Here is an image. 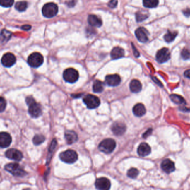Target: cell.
<instances>
[{
	"instance_id": "obj_1",
	"label": "cell",
	"mask_w": 190,
	"mask_h": 190,
	"mask_svg": "<svg viewBox=\"0 0 190 190\" xmlns=\"http://www.w3.org/2000/svg\"><path fill=\"white\" fill-rule=\"evenodd\" d=\"M26 103L29 106V113L32 118H36L42 114V108L40 105L36 102L32 97H28L26 99Z\"/></svg>"
},
{
	"instance_id": "obj_2",
	"label": "cell",
	"mask_w": 190,
	"mask_h": 190,
	"mask_svg": "<svg viewBox=\"0 0 190 190\" xmlns=\"http://www.w3.org/2000/svg\"><path fill=\"white\" fill-rule=\"evenodd\" d=\"M5 169L16 177H23L27 174V173L23 170V167L17 163L7 164L5 166Z\"/></svg>"
},
{
	"instance_id": "obj_3",
	"label": "cell",
	"mask_w": 190,
	"mask_h": 190,
	"mask_svg": "<svg viewBox=\"0 0 190 190\" xmlns=\"http://www.w3.org/2000/svg\"><path fill=\"white\" fill-rule=\"evenodd\" d=\"M116 147L115 141L111 138L105 139L102 141L98 146V148L101 152L106 154L112 153Z\"/></svg>"
},
{
	"instance_id": "obj_4",
	"label": "cell",
	"mask_w": 190,
	"mask_h": 190,
	"mask_svg": "<svg viewBox=\"0 0 190 190\" xmlns=\"http://www.w3.org/2000/svg\"><path fill=\"white\" fill-rule=\"evenodd\" d=\"M59 157L64 162L71 164L74 163L77 161L78 155L75 150H69L61 152L59 155Z\"/></svg>"
},
{
	"instance_id": "obj_5",
	"label": "cell",
	"mask_w": 190,
	"mask_h": 190,
	"mask_svg": "<svg viewBox=\"0 0 190 190\" xmlns=\"http://www.w3.org/2000/svg\"><path fill=\"white\" fill-rule=\"evenodd\" d=\"M58 12V7L57 4L50 2L47 3L43 6L42 13L47 18H52L57 15Z\"/></svg>"
},
{
	"instance_id": "obj_6",
	"label": "cell",
	"mask_w": 190,
	"mask_h": 190,
	"mask_svg": "<svg viewBox=\"0 0 190 190\" xmlns=\"http://www.w3.org/2000/svg\"><path fill=\"white\" fill-rule=\"evenodd\" d=\"M83 102L88 108L93 109L98 108L100 104V99L92 94H88L83 98Z\"/></svg>"
},
{
	"instance_id": "obj_7",
	"label": "cell",
	"mask_w": 190,
	"mask_h": 190,
	"mask_svg": "<svg viewBox=\"0 0 190 190\" xmlns=\"http://www.w3.org/2000/svg\"><path fill=\"white\" fill-rule=\"evenodd\" d=\"M44 63V58L39 52H34L28 59V63L32 68H38Z\"/></svg>"
},
{
	"instance_id": "obj_8",
	"label": "cell",
	"mask_w": 190,
	"mask_h": 190,
	"mask_svg": "<svg viewBox=\"0 0 190 190\" xmlns=\"http://www.w3.org/2000/svg\"><path fill=\"white\" fill-rule=\"evenodd\" d=\"M79 77V73L75 69L68 68L64 71V79L69 83H74L78 80Z\"/></svg>"
},
{
	"instance_id": "obj_9",
	"label": "cell",
	"mask_w": 190,
	"mask_h": 190,
	"mask_svg": "<svg viewBox=\"0 0 190 190\" xmlns=\"http://www.w3.org/2000/svg\"><path fill=\"white\" fill-rule=\"evenodd\" d=\"M171 58V54L169 50L166 48H162L158 51L156 54V60L159 63H164Z\"/></svg>"
},
{
	"instance_id": "obj_10",
	"label": "cell",
	"mask_w": 190,
	"mask_h": 190,
	"mask_svg": "<svg viewBox=\"0 0 190 190\" xmlns=\"http://www.w3.org/2000/svg\"><path fill=\"white\" fill-rule=\"evenodd\" d=\"M6 157L15 161H20L23 158V155L19 150L11 148L6 150L5 152Z\"/></svg>"
},
{
	"instance_id": "obj_11",
	"label": "cell",
	"mask_w": 190,
	"mask_h": 190,
	"mask_svg": "<svg viewBox=\"0 0 190 190\" xmlns=\"http://www.w3.org/2000/svg\"><path fill=\"white\" fill-rule=\"evenodd\" d=\"M16 61V58L15 56L10 52L5 54L1 59V63L2 65L7 68L11 67L15 64Z\"/></svg>"
},
{
	"instance_id": "obj_12",
	"label": "cell",
	"mask_w": 190,
	"mask_h": 190,
	"mask_svg": "<svg viewBox=\"0 0 190 190\" xmlns=\"http://www.w3.org/2000/svg\"><path fill=\"white\" fill-rule=\"evenodd\" d=\"M95 186L98 190H108L110 189L111 184L108 179L105 177H101L96 180Z\"/></svg>"
},
{
	"instance_id": "obj_13",
	"label": "cell",
	"mask_w": 190,
	"mask_h": 190,
	"mask_svg": "<svg viewBox=\"0 0 190 190\" xmlns=\"http://www.w3.org/2000/svg\"><path fill=\"white\" fill-rule=\"evenodd\" d=\"M105 82L108 86H118L121 83V77L118 74L107 75L105 78Z\"/></svg>"
},
{
	"instance_id": "obj_14",
	"label": "cell",
	"mask_w": 190,
	"mask_h": 190,
	"mask_svg": "<svg viewBox=\"0 0 190 190\" xmlns=\"http://www.w3.org/2000/svg\"><path fill=\"white\" fill-rule=\"evenodd\" d=\"M111 129L112 132L115 135L120 136L123 135L126 132V126L123 123L117 121L113 123Z\"/></svg>"
},
{
	"instance_id": "obj_15",
	"label": "cell",
	"mask_w": 190,
	"mask_h": 190,
	"mask_svg": "<svg viewBox=\"0 0 190 190\" xmlns=\"http://www.w3.org/2000/svg\"><path fill=\"white\" fill-rule=\"evenodd\" d=\"M12 142V138L8 133L2 132L0 134V146L2 148H7L10 146Z\"/></svg>"
},
{
	"instance_id": "obj_16",
	"label": "cell",
	"mask_w": 190,
	"mask_h": 190,
	"mask_svg": "<svg viewBox=\"0 0 190 190\" xmlns=\"http://www.w3.org/2000/svg\"><path fill=\"white\" fill-rule=\"evenodd\" d=\"M135 34L138 41L141 42H146L148 40V32L144 28L141 27L138 28L135 31Z\"/></svg>"
},
{
	"instance_id": "obj_17",
	"label": "cell",
	"mask_w": 190,
	"mask_h": 190,
	"mask_svg": "<svg viewBox=\"0 0 190 190\" xmlns=\"http://www.w3.org/2000/svg\"><path fill=\"white\" fill-rule=\"evenodd\" d=\"M162 170L167 173L172 172L175 170V166L173 162L169 159H166L162 162Z\"/></svg>"
},
{
	"instance_id": "obj_18",
	"label": "cell",
	"mask_w": 190,
	"mask_h": 190,
	"mask_svg": "<svg viewBox=\"0 0 190 190\" xmlns=\"http://www.w3.org/2000/svg\"><path fill=\"white\" fill-rule=\"evenodd\" d=\"M65 139L68 144H71L78 141V136L74 131H67L65 133Z\"/></svg>"
},
{
	"instance_id": "obj_19",
	"label": "cell",
	"mask_w": 190,
	"mask_h": 190,
	"mask_svg": "<svg viewBox=\"0 0 190 190\" xmlns=\"http://www.w3.org/2000/svg\"><path fill=\"white\" fill-rule=\"evenodd\" d=\"M151 149L150 146L146 143H142L138 147L137 152L138 155L141 157H145L149 155Z\"/></svg>"
},
{
	"instance_id": "obj_20",
	"label": "cell",
	"mask_w": 190,
	"mask_h": 190,
	"mask_svg": "<svg viewBox=\"0 0 190 190\" xmlns=\"http://www.w3.org/2000/svg\"><path fill=\"white\" fill-rule=\"evenodd\" d=\"M110 56L112 59L113 60L123 58L124 56V51L120 47H115L112 50Z\"/></svg>"
},
{
	"instance_id": "obj_21",
	"label": "cell",
	"mask_w": 190,
	"mask_h": 190,
	"mask_svg": "<svg viewBox=\"0 0 190 190\" xmlns=\"http://www.w3.org/2000/svg\"><path fill=\"white\" fill-rule=\"evenodd\" d=\"M88 21L89 24L93 27L99 28L102 25V21L101 19L94 15H89L88 16Z\"/></svg>"
},
{
	"instance_id": "obj_22",
	"label": "cell",
	"mask_w": 190,
	"mask_h": 190,
	"mask_svg": "<svg viewBox=\"0 0 190 190\" xmlns=\"http://www.w3.org/2000/svg\"><path fill=\"white\" fill-rule=\"evenodd\" d=\"M133 112L137 117H142L146 114V109L143 104H137L133 107Z\"/></svg>"
},
{
	"instance_id": "obj_23",
	"label": "cell",
	"mask_w": 190,
	"mask_h": 190,
	"mask_svg": "<svg viewBox=\"0 0 190 190\" xmlns=\"http://www.w3.org/2000/svg\"><path fill=\"white\" fill-rule=\"evenodd\" d=\"M130 90L131 91L134 93H139L142 90V84L137 79H133L131 81L130 85Z\"/></svg>"
},
{
	"instance_id": "obj_24",
	"label": "cell",
	"mask_w": 190,
	"mask_h": 190,
	"mask_svg": "<svg viewBox=\"0 0 190 190\" xmlns=\"http://www.w3.org/2000/svg\"><path fill=\"white\" fill-rule=\"evenodd\" d=\"M104 89V84L102 81L99 80H96L94 82L93 85V92L97 93L102 92Z\"/></svg>"
},
{
	"instance_id": "obj_25",
	"label": "cell",
	"mask_w": 190,
	"mask_h": 190,
	"mask_svg": "<svg viewBox=\"0 0 190 190\" xmlns=\"http://www.w3.org/2000/svg\"><path fill=\"white\" fill-rule=\"evenodd\" d=\"M170 99L174 103L177 104H182L186 103V101H185L184 98L179 95H176V94L171 95Z\"/></svg>"
},
{
	"instance_id": "obj_26",
	"label": "cell",
	"mask_w": 190,
	"mask_h": 190,
	"mask_svg": "<svg viewBox=\"0 0 190 190\" xmlns=\"http://www.w3.org/2000/svg\"><path fill=\"white\" fill-rule=\"evenodd\" d=\"M143 5L147 8H154L158 6V0H143Z\"/></svg>"
},
{
	"instance_id": "obj_27",
	"label": "cell",
	"mask_w": 190,
	"mask_h": 190,
	"mask_svg": "<svg viewBox=\"0 0 190 190\" xmlns=\"http://www.w3.org/2000/svg\"><path fill=\"white\" fill-rule=\"evenodd\" d=\"M177 35V32L176 31L171 32L168 31L166 34L164 36V39L167 42H171L174 40Z\"/></svg>"
},
{
	"instance_id": "obj_28",
	"label": "cell",
	"mask_w": 190,
	"mask_h": 190,
	"mask_svg": "<svg viewBox=\"0 0 190 190\" xmlns=\"http://www.w3.org/2000/svg\"><path fill=\"white\" fill-rule=\"evenodd\" d=\"M15 7L17 11L20 12L24 11L28 8V3L26 1H19L16 4Z\"/></svg>"
},
{
	"instance_id": "obj_29",
	"label": "cell",
	"mask_w": 190,
	"mask_h": 190,
	"mask_svg": "<svg viewBox=\"0 0 190 190\" xmlns=\"http://www.w3.org/2000/svg\"><path fill=\"white\" fill-rule=\"evenodd\" d=\"M45 140V137L41 134H36L33 138V143L36 146L42 144Z\"/></svg>"
},
{
	"instance_id": "obj_30",
	"label": "cell",
	"mask_w": 190,
	"mask_h": 190,
	"mask_svg": "<svg viewBox=\"0 0 190 190\" xmlns=\"http://www.w3.org/2000/svg\"><path fill=\"white\" fill-rule=\"evenodd\" d=\"M11 36V33L6 30H2L1 31V41L5 42L8 40Z\"/></svg>"
},
{
	"instance_id": "obj_31",
	"label": "cell",
	"mask_w": 190,
	"mask_h": 190,
	"mask_svg": "<svg viewBox=\"0 0 190 190\" xmlns=\"http://www.w3.org/2000/svg\"><path fill=\"white\" fill-rule=\"evenodd\" d=\"M138 174H139V171L137 168H132L129 169L127 172V176L131 179L136 178L138 176Z\"/></svg>"
},
{
	"instance_id": "obj_32",
	"label": "cell",
	"mask_w": 190,
	"mask_h": 190,
	"mask_svg": "<svg viewBox=\"0 0 190 190\" xmlns=\"http://www.w3.org/2000/svg\"><path fill=\"white\" fill-rule=\"evenodd\" d=\"M136 20L137 22H142L145 20L146 19H147L148 17V15L147 14H146L145 13L139 11L136 13Z\"/></svg>"
},
{
	"instance_id": "obj_33",
	"label": "cell",
	"mask_w": 190,
	"mask_h": 190,
	"mask_svg": "<svg viewBox=\"0 0 190 190\" xmlns=\"http://www.w3.org/2000/svg\"><path fill=\"white\" fill-rule=\"evenodd\" d=\"M14 3V0H0L1 5L5 7H11Z\"/></svg>"
},
{
	"instance_id": "obj_34",
	"label": "cell",
	"mask_w": 190,
	"mask_h": 190,
	"mask_svg": "<svg viewBox=\"0 0 190 190\" xmlns=\"http://www.w3.org/2000/svg\"><path fill=\"white\" fill-rule=\"evenodd\" d=\"M181 57L184 60H188L190 58V52L186 49L182 50L181 54Z\"/></svg>"
},
{
	"instance_id": "obj_35",
	"label": "cell",
	"mask_w": 190,
	"mask_h": 190,
	"mask_svg": "<svg viewBox=\"0 0 190 190\" xmlns=\"http://www.w3.org/2000/svg\"><path fill=\"white\" fill-rule=\"evenodd\" d=\"M0 110H1V112H3L5 109L6 107V102L5 99L3 97H1V99H0Z\"/></svg>"
},
{
	"instance_id": "obj_36",
	"label": "cell",
	"mask_w": 190,
	"mask_h": 190,
	"mask_svg": "<svg viewBox=\"0 0 190 190\" xmlns=\"http://www.w3.org/2000/svg\"><path fill=\"white\" fill-rule=\"evenodd\" d=\"M117 4H118L117 0H110L108 3V6L112 8H114L117 6Z\"/></svg>"
},
{
	"instance_id": "obj_37",
	"label": "cell",
	"mask_w": 190,
	"mask_h": 190,
	"mask_svg": "<svg viewBox=\"0 0 190 190\" xmlns=\"http://www.w3.org/2000/svg\"><path fill=\"white\" fill-rule=\"evenodd\" d=\"M132 47L133 51V53H134V56H135L136 58H138V57H139V55H139V52H138V50H137V49L136 48V47L134 46V45H133V43H132Z\"/></svg>"
},
{
	"instance_id": "obj_38",
	"label": "cell",
	"mask_w": 190,
	"mask_h": 190,
	"mask_svg": "<svg viewBox=\"0 0 190 190\" xmlns=\"http://www.w3.org/2000/svg\"><path fill=\"white\" fill-rule=\"evenodd\" d=\"M183 13L185 16L186 17H189L190 16V8H187L186 10H184L183 11Z\"/></svg>"
},
{
	"instance_id": "obj_39",
	"label": "cell",
	"mask_w": 190,
	"mask_h": 190,
	"mask_svg": "<svg viewBox=\"0 0 190 190\" xmlns=\"http://www.w3.org/2000/svg\"><path fill=\"white\" fill-rule=\"evenodd\" d=\"M75 0H69L68 1V6L69 7H73L75 5Z\"/></svg>"
},
{
	"instance_id": "obj_40",
	"label": "cell",
	"mask_w": 190,
	"mask_h": 190,
	"mask_svg": "<svg viewBox=\"0 0 190 190\" xmlns=\"http://www.w3.org/2000/svg\"><path fill=\"white\" fill-rule=\"evenodd\" d=\"M21 28H22V29H23V30H25V31L29 30L31 28V26L29 25H25L23 26Z\"/></svg>"
},
{
	"instance_id": "obj_41",
	"label": "cell",
	"mask_w": 190,
	"mask_h": 190,
	"mask_svg": "<svg viewBox=\"0 0 190 190\" xmlns=\"http://www.w3.org/2000/svg\"><path fill=\"white\" fill-rule=\"evenodd\" d=\"M184 75L186 78L190 79V69H188L184 71Z\"/></svg>"
}]
</instances>
